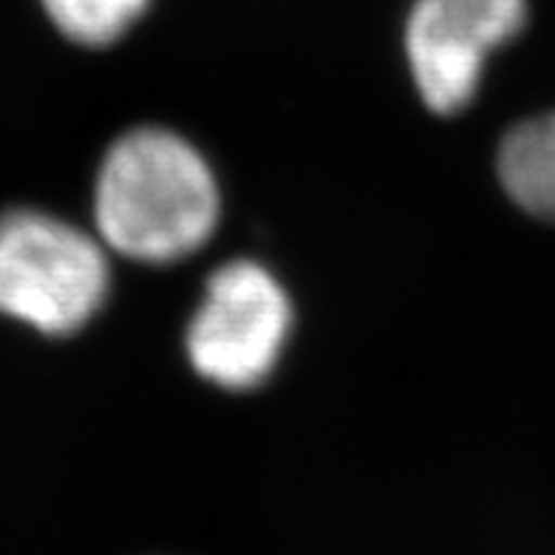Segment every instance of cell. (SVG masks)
I'll return each mask as SVG.
<instances>
[{
	"instance_id": "6da1fadb",
	"label": "cell",
	"mask_w": 555,
	"mask_h": 555,
	"mask_svg": "<svg viewBox=\"0 0 555 555\" xmlns=\"http://www.w3.org/2000/svg\"><path fill=\"white\" fill-rule=\"evenodd\" d=\"M221 216L207 159L168 128H133L108 147L94 184L100 242L139 263H173L205 247Z\"/></svg>"
},
{
	"instance_id": "7a4b0ae2",
	"label": "cell",
	"mask_w": 555,
	"mask_h": 555,
	"mask_svg": "<svg viewBox=\"0 0 555 555\" xmlns=\"http://www.w3.org/2000/svg\"><path fill=\"white\" fill-rule=\"evenodd\" d=\"M105 244L37 210L0 219V312L43 335H74L111 289Z\"/></svg>"
},
{
	"instance_id": "3957f363",
	"label": "cell",
	"mask_w": 555,
	"mask_h": 555,
	"mask_svg": "<svg viewBox=\"0 0 555 555\" xmlns=\"http://www.w3.org/2000/svg\"><path fill=\"white\" fill-rule=\"evenodd\" d=\"M293 332V304L258 261H227L207 278L188 323V358L207 383L247 391L272 374Z\"/></svg>"
},
{
	"instance_id": "277c9868",
	"label": "cell",
	"mask_w": 555,
	"mask_h": 555,
	"mask_svg": "<svg viewBox=\"0 0 555 555\" xmlns=\"http://www.w3.org/2000/svg\"><path fill=\"white\" fill-rule=\"evenodd\" d=\"M525 23L527 0H416L405 23V57L423 103L434 114L468 108L488 57Z\"/></svg>"
},
{
	"instance_id": "5b68a950",
	"label": "cell",
	"mask_w": 555,
	"mask_h": 555,
	"mask_svg": "<svg viewBox=\"0 0 555 555\" xmlns=\"http://www.w3.org/2000/svg\"><path fill=\"white\" fill-rule=\"evenodd\" d=\"M499 182L539 219H555V111L516 125L499 147Z\"/></svg>"
},
{
	"instance_id": "8992f818",
	"label": "cell",
	"mask_w": 555,
	"mask_h": 555,
	"mask_svg": "<svg viewBox=\"0 0 555 555\" xmlns=\"http://www.w3.org/2000/svg\"><path fill=\"white\" fill-rule=\"evenodd\" d=\"M151 0H43L49 21L68 40L82 46H108L145 15Z\"/></svg>"
}]
</instances>
